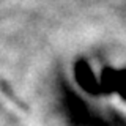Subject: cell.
Instances as JSON below:
<instances>
[{
    "mask_svg": "<svg viewBox=\"0 0 126 126\" xmlns=\"http://www.w3.org/2000/svg\"><path fill=\"white\" fill-rule=\"evenodd\" d=\"M76 79H77L79 85H80L82 88L88 90V92H92V93H96L98 90L101 88V84H99V80L94 77L92 68L82 60L76 65Z\"/></svg>",
    "mask_w": 126,
    "mask_h": 126,
    "instance_id": "obj_1",
    "label": "cell"
},
{
    "mask_svg": "<svg viewBox=\"0 0 126 126\" xmlns=\"http://www.w3.org/2000/svg\"><path fill=\"white\" fill-rule=\"evenodd\" d=\"M99 84H101L102 92H106V93L115 92V88H117V71L112 69V68H106L101 74Z\"/></svg>",
    "mask_w": 126,
    "mask_h": 126,
    "instance_id": "obj_2",
    "label": "cell"
},
{
    "mask_svg": "<svg viewBox=\"0 0 126 126\" xmlns=\"http://www.w3.org/2000/svg\"><path fill=\"white\" fill-rule=\"evenodd\" d=\"M117 93L121 94V98L126 99V69L117 71Z\"/></svg>",
    "mask_w": 126,
    "mask_h": 126,
    "instance_id": "obj_3",
    "label": "cell"
}]
</instances>
